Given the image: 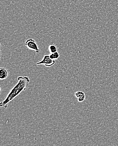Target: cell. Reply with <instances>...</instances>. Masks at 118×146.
Masks as SVG:
<instances>
[{
	"mask_svg": "<svg viewBox=\"0 0 118 146\" xmlns=\"http://www.w3.org/2000/svg\"><path fill=\"white\" fill-rule=\"evenodd\" d=\"M55 60L51 59L50 55H45L43 57V59L41 61L38 62L36 64L37 65L44 64L46 67H51L55 64Z\"/></svg>",
	"mask_w": 118,
	"mask_h": 146,
	"instance_id": "cell-2",
	"label": "cell"
},
{
	"mask_svg": "<svg viewBox=\"0 0 118 146\" xmlns=\"http://www.w3.org/2000/svg\"><path fill=\"white\" fill-rule=\"evenodd\" d=\"M48 49H49L50 53H54V52H58V46H57L55 44H51L49 46Z\"/></svg>",
	"mask_w": 118,
	"mask_h": 146,
	"instance_id": "cell-6",
	"label": "cell"
},
{
	"mask_svg": "<svg viewBox=\"0 0 118 146\" xmlns=\"http://www.w3.org/2000/svg\"><path fill=\"white\" fill-rule=\"evenodd\" d=\"M25 46L30 50H33L37 53L40 52V49L37 43L33 38H30L27 40L25 43Z\"/></svg>",
	"mask_w": 118,
	"mask_h": 146,
	"instance_id": "cell-3",
	"label": "cell"
},
{
	"mask_svg": "<svg viewBox=\"0 0 118 146\" xmlns=\"http://www.w3.org/2000/svg\"><path fill=\"white\" fill-rule=\"evenodd\" d=\"M75 97L77 99L78 102H82L85 100V94L82 91H77L75 92Z\"/></svg>",
	"mask_w": 118,
	"mask_h": 146,
	"instance_id": "cell-4",
	"label": "cell"
},
{
	"mask_svg": "<svg viewBox=\"0 0 118 146\" xmlns=\"http://www.w3.org/2000/svg\"><path fill=\"white\" fill-rule=\"evenodd\" d=\"M18 82L15 86L11 89L6 99L0 103L1 108H7L8 104L15 98L20 94L23 91H25L30 84V78L26 76H19L18 78Z\"/></svg>",
	"mask_w": 118,
	"mask_h": 146,
	"instance_id": "cell-1",
	"label": "cell"
},
{
	"mask_svg": "<svg viewBox=\"0 0 118 146\" xmlns=\"http://www.w3.org/2000/svg\"><path fill=\"white\" fill-rule=\"evenodd\" d=\"M49 55H50L51 59L53 60H58L60 56V54L58 52L53 53H51Z\"/></svg>",
	"mask_w": 118,
	"mask_h": 146,
	"instance_id": "cell-7",
	"label": "cell"
},
{
	"mask_svg": "<svg viewBox=\"0 0 118 146\" xmlns=\"http://www.w3.org/2000/svg\"><path fill=\"white\" fill-rule=\"evenodd\" d=\"M9 76V72L5 68H0V79L1 80H5Z\"/></svg>",
	"mask_w": 118,
	"mask_h": 146,
	"instance_id": "cell-5",
	"label": "cell"
}]
</instances>
